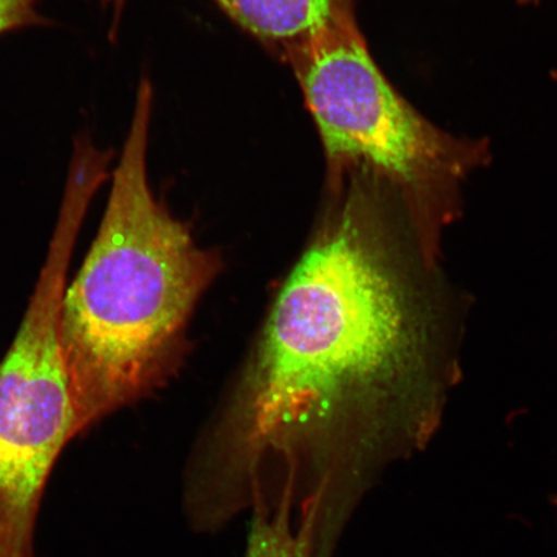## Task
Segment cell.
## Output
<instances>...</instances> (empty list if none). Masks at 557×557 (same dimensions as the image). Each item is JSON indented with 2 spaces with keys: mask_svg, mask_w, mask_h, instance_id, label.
Returning <instances> with one entry per match:
<instances>
[{
  "mask_svg": "<svg viewBox=\"0 0 557 557\" xmlns=\"http://www.w3.org/2000/svg\"><path fill=\"white\" fill-rule=\"evenodd\" d=\"M466 313L392 191L366 174L326 181L308 246L191 453V525L288 506L310 557H332L382 472L441 428Z\"/></svg>",
  "mask_w": 557,
  "mask_h": 557,
  "instance_id": "cell-1",
  "label": "cell"
},
{
  "mask_svg": "<svg viewBox=\"0 0 557 557\" xmlns=\"http://www.w3.org/2000/svg\"><path fill=\"white\" fill-rule=\"evenodd\" d=\"M152 97L144 78L99 233L62 297L76 435L177 371L193 312L222 268L218 250L200 247L151 190Z\"/></svg>",
  "mask_w": 557,
  "mask_h": 557,
  "instance_id": "cell-2",
  "label": "cell"
},
{
  "mask_svg": "<svg viewBox=\"0 0 557 557\" xmlns=\"http://www.w3.org/2000/svg\"><path fill=\"white\" fill-rule=\"evenodd\" d=\"M322 139L326 177L358 172L400 200L424 253L441 262L444 228L461 214V186L490 158L484 141L437 128L394 88L358 24L289 52Z\"/></svg>",
  "mask_w": 557,
  "mask_h": 557,
  "instance_id": "cell-3",
  "label": "cell"
},
{
  "mask_svg": "<svg viewBox=\"0 0 557 557\" xmlns=\"http://www.w3.org/2000/svg\"><path fill=\"white\" fill-rule=\"evenodd\" d=\"M90 203L70 189L29 308L0 363V557H32L41 493L75 434L59 319L76 235Z\"/></svg>",
  "mask_w": 557,
  "mask_h": 557,
  "instance_id": "cell-4",
  "label": "cell"
},
{
  "mask_svg": "<svg viewBox=\"0 0 557 557\" xmlns=\"http://www.w3.org/2000/svg\"><path fill=\"white\" fill-rule=\"evenodd\" d=\"M261 44L281 54L357 24L355 0H213Z\"/></svg>",
  "mask_w": 557,
  "mask_h": 557,
  "instance_id": "cell-5",
  "label": "cell"
},
{
  "mask_svg": "<svg viewBox=\"0 0 557 557\" xmlns=\"http://www.w3.org/2000/svg\"><path fill=\"white\" fill-rule=\"evenodd\" d=\"M246 557H310L288 506L257 507L250 520Z\"/></svg>",
  "mask_w": 557,
  "mask_h": 557,
  "instance_id": "cell-6",
  "label": "cell"
},
{
  "mask_svg": "<svg viewBox=\"0 0 557 557\" xmlns=\"http://www.w3.org/2000/svg\"><path fill=\"white\" fill-rule=\"evenodd\" d=\"M40 0H0V37L3 34L44 25L47 20L38 12Z\"/></svg>",
  "mask_w": 557,
  "mask_h": 557,
  "instance_id": "cell-7",
  "label": "cell"
},
{
  "mask_svg": "<svg viewBox=\"0 0 557 557\" xmlns=\"http://www.w3.org/2000/svg\"><path fill=\"white\" fill-rule=\"evenodd\" d=\"M103 2L113 7L114 24H115L113 30H115V26L117 23H120L122 11H123L125 2H127V0H103Z\"/></svg>",
  "mask_w": 557,
  "mask_h": 557,
  "instance_id": "cell-8",
  "label": "cell"
},
{
  "mask_svg": "<svg viewBox=\"0 0 557 557\" xmlns=\"http://www.w3.org/2000/svg\"><path fill=\"white\" fill-rule=\"evenodd\" d=\"M552 505L554 506L556 510V517H557V494L552 498Z\"/></svg>",
  "mask_w": 557,
  "mask_h": 557,
  "instance_id": "cell-9",
  "label": "cell"
},
{
  "mask_svg": "<svg viewBox=\"0 0 557 557\" xmlns=\"http://www.w3.org/2000/svg\"><path fill=\"white\" fill-rule=\"evenodd\" d=\"M519 2L532 3V2H537V0H519Z\"/></svg>",
  "mask_w": 557,
  "mask_h": 557,
  "instance_id": "cell-10",
  "label": "cell"
}]
</instances>
